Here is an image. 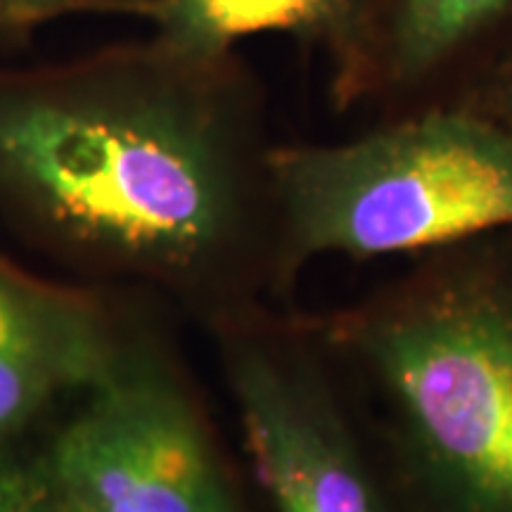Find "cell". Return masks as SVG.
<instances>
[{
    "instance_id": "obj_1",
    "label": "cell",
    "mask_w": 512,
    "mask_h": 512,
    "mask_svg": "<svg viewBox=\"0 0 512 512\" xmlns=\"http://www.w3.org/2000/svg\"><path fill=\"white\" fill-rule=\"evenodd\" d=\"M266 93L238 50L152 41L0 91V190L204 328L283 304Z\"/></svg>"
},
{
    "instance_id": "obj_2",
    "label": "cell",
    "mask_w": 512,
    "mask_h": 512,
    "mask_svg": "<svg viewBox=\"0 0 512 512\" xmlns=\"http://www.w3.org/2000/svg\"><path fill=\"white\" fill-rule=\"evenodd\" d=\"M304 316L403 512H512V230L413 256Z\"/></svg>"
},
{
    "instance_id": "obj_3",
    "label": "cell",
    "mask_w": 512,
    "mask_h": 512,
    "mask_svg": "<svg viewBox=\"0 0 512 512\" xmlns=\"http://www.w3.org/2000/svg\"><path fill=\"white\" fill-rule=\"evenodd\" d=\"M273 178L283 304L318 261L413 259L512 230V138L463 107L342 143H278Z\"/></svg>"
},
{
    "instance_id": "obj_4",
    "label": "cell",
    "mask_w": 512,
    "mask_h": 512,
    "mask_svg": "<svg viewBox=\"0 0 512 512\" xmlns=\"http://www.w3.org/2000/svg\"><path fill=\"white\" fill-rule=\"evenodd\" d=\"M209 335L266 512H403L368 422L304 311L261 306Z\"/></svg>"
},
{
    "instance_id": "obj_5",
    "label": "cell",
    "mask_w": 512,
    "mask_h": 512,
    "mask_svg": "<svg viewBox=\"0 0 512 512\" xmlns=\"http://www.w3.org/2000/svg\"><path fill=\"white\" fill-rule=\"evenodd\" d=\"M512 46V0H354L328 55L339 114L387 121L456 107Z\"/></svg>"
},
{
    "instance_id": "obj_6",
    "label": "cell",
    "mask_w": 512,
    "mask_h": 512,
    "mask_svg": "<svg viewBox=\"0 0 512 512\" xmlns=\"http://www.w3.org/2000/svg\"><path fill=\"white\" fill-rule=\"evenodd\" d=\"M131 337L100 299L36 292L0 271V439L107 377Z\"/></svg>"
},
{
    "instance_id": "obj_7",
    "label": "cell",
    "mask_w": 512,
    "mask_h": 512,
    "mask_svg": "<svg viewBox=\"0 0 512 512\" xmlns=\"http://www.w3.org/2000/svg\"><path fill=\"white\" fill-rule=\"evenodd\" d=\"M354 0H155L157 41L190 55L233 53L245 36L290 34L330 55L349 27Z\"/></svg>"
},
{
    "instance_id": "obj_8",
    "label": "cell",
    "mask_w": 512,
    "mask_h": 512,
    "mask_svg": "<svg viewBox=\"0 0 512 512\" xmlns=\"http://www.w3.org/2000/svg\"><path fill=\"white\" fill-rule=\"evenodd\" d=\"M456 107L479 114L512 138V46L479 76Z\"/></svg>"
},
{
    "instance_id": "obj_9",
    "label": "cell",
    "mask_w": 512,
    "mask_h": 512,
    "mask_svg": "<svg viewBox=\"0 0 512 512\" xmlns=\"http://www.w3.org/2000/svg\"><path fill=\"white\" fill-rule=\"evenodd\" d=\"M155 0H0V24H22L31 19H46L69 10L112 8V10H152Z\"/></svg>"
}]
</instances>
